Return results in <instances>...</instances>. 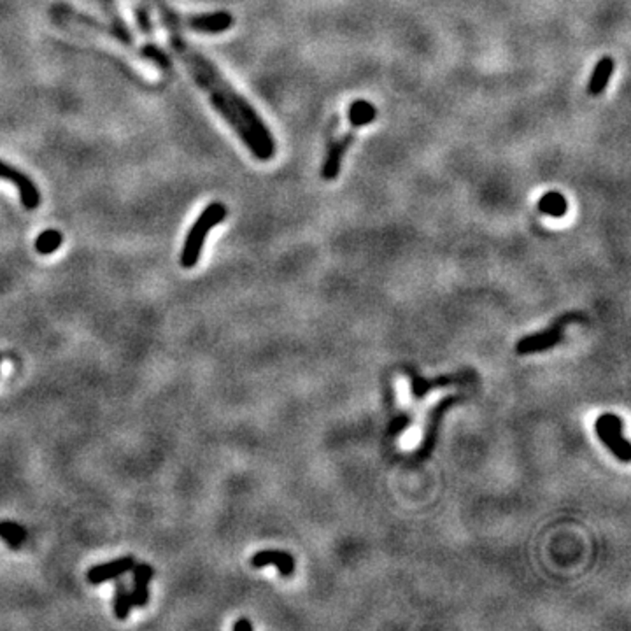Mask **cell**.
I'll use <instances>...</instances> for the list:
<instances>
[{
    "mask_svg": "<svg viewBox=\"0 0 631 631\" xmlns=\"http://www.w3.org/2000/svg\"><path fill=\"white\" fill-rule=\"evenodd\" d=\"M228 214V209L221 202H212L207 207L202 211V214L198 216L197 221L193 223L192 228H190L188 236H186L185 245H183L181 251V267L183 269H193L197 267V263L200 262L202 249H204L205 238L207 233L211 232L214 226H218L223 219Z\"/></svg>",
    "mask_w": 631,
    "mask_h": 631,
    "instance_id": "cell-2",
    "label": "cell"
},
{
    "mask_svg": "<svg viewBox=\"0 0 631 631\" xmlns=\"http://www.w3.org/2000/svg\"><path fill=\"white\" fill-rule=\"evenodd\" d=\"M574 316L568 314L563 319L556 321V325L552 328L545 330V332L535 333V335H528L524 339H521L517 342L516 351L519 354H531V353H540V351L549 349V347L556 346L563 339V328L567 326V321H572Z\"/></svg>",
    "mask_w": 631,
    "mask_h": 631,
    "instance_id": "cell-4",
    "label": "cell"
},
{
    "mask_svg": "<svg viewBox=\"0 0 631 631\" xmlns=\"http://www.w3.org/2000/svg\"><path fill=\"white\" fill-rule=\"evenodd\" d=\"M377 118V109L366 100H354L347 109V120L354 128L366 127Z\"/></svg>",
    "mask_w": 631,
    "mask_h": 631,
    "instance_id": "cell-12",
    "label": "cell"
},
{
    "mask_svg": "<svg viewBox=\"0 0 631 631\" xmlns=\"http://www.w3.org/2000/svg\"><path fill=\"white\" fill-rule=\"evenodd\" d=\"M64 242V236L58 230H46L35 238V249L39 255H53Z\"/></svg>",
    "mask_w": 631,
    "mask_h": 631,
    "instance_id": "cell-16",
    "label": "cell"
},
{
    "mask_svg": "<svg viewBox=\"0 0 631 631\" xmlns=\"http://www.w3.org/2000/svg\"><path fill=\"white\" fill-rule=\"evenodd\" d=\"M354 139L356 134L354 132H351V134H346L344 137H340L339 141H335L332 146H330L325 161H323L321 165V178L325 179V181H335V179L339 178L344 156H346L347 149L353 146Z\"/></svg>",
    "mask_w": 631,
    "mask_h": 631,
    "instance_id": "cell-7",
    "label": "cell"
},
{
    "mask_svg": "<svg viewBox=\"0 0 631 631\" xmlns=\"http://www.w3.org/2000/svg\"><path fill=\"white\" fill-rule=\"evenodd\" d=\"M233 630L236 631H253V623L249 619H241L233 625Z\"/></svg>",
    "mask_w": 631,
    "mask_h": 631,
    "instance_id": "cell-18",
    "label": "cell"
},
{
    "mask_svg": "<svg viewBox=\"0 0 631 631\" xmlns=\"http://www.w3.org/2000/svg\"><path fill=\"white\" fill-rule=\"evenodd\" d=\"M0 538L11 549H20L27 540V530L14 521H0Z\"/></svg>",
    "mask_w": 631,
    "mask_h": 631,
    "instance_id": "cell-15",
    "label": "cell"
},
{
    "mask_svg": "<svg viewBox=\"0 0 631 631\" xmlns=\"http://www.w3.org/2000/svg\"><path fill=\"white\" fill-rule=\"evenodd\" d=\"M188 30L198 32V34H221L226 32L233 25V16L228 11H218L212 14H200V16H190L181 20Z\"/></svg>",
    "mask_w": 631,
    "mask_h": 631,
    "instance_id": "cell-6",
    "label": "cell"
},
{
    "mask_svg": "<svg viewBox=\"0 0 631 631\" xmlns=\"http://www.w3.org/2000/svg\"><path fill=\"white\" fill-rule=\"evenodd\" d=\"M614 71H615L614 58L612 57L600 58V60H598V64L594 65L591 78H589L588 95H591V97H600V95L607 90Z\"/></svg>",
    "mask_w": 631,
    "mask_h": 631,
    "instance_id": "cell-11",
    "label": "cell"
},
{
    "mask_svg": "<svg viewBox=\"0 0 631 631\" xmlns=\"http://www.w3.org/2000/svg\"><path fill=\"white\" fill-rule=\"evenodd\" d=\"M112 608H115V615L120 619V621H125V619L130 618V612L132 608H134V601H132L130 588H128L123 581L116 582Z\"/></svg>",
    "mask_w": 631,
    "mask_h": 631,
    "instance_id": "cell-14",
    "label": "cell"
},
{
    "mask_svg": "<svg viewBox=\"0 0 631 631\" xmlns=\"http://www.w3.org/2000/svg\"><path fill=\"white\" fill-rule=\"evenodd\" d=\"M130 574L134 577V586L130 589L134 607L144 608L149 601V582L155 577V570L148 563H135Z\"/></svg>",
    "mask_w": 631,
    "mask_h": 631,
    "instance_id": "cell-9",
    "label": "cell"
},
{
    "mask_svg": "<svg viewBox=\"0 0 631 631\" xmlns=\"http://www.w3.org/2000/svg\"><path fill=\"white\" fill-rule=\"evenodd\" d=\"M134 565H135L134 556L118 557V560H112V561H109V563L97 565V567L90 568L86 574V579H88V582L93 586L104 584V582L112 581V579H120L121 575L130 574V570Z\"/></svg>",
    "mask_w": 631,
    "mask_h": 631,
    "instance_id": "cell-8",
    "label": "cell"
},
{
    "mask_svg": "<svg viewBox=\"0 0 631 631\" xmlns=\"http://www.w3.org/2000/svg\"><path fill=\"white\" fill-rule=\"evenodd\" d=\"M0 179H6L9 181L11 185L16 186L18 193H20V200L21 205L28 211H34V209L39 207L40 204V193L37 190V186L34 185L28 175H25L23 172H20L18 168L11 167L9 163L0 160Z\"/></svg>",
    "mask_w": 631,
    "mask_h": 631,
    "instance_id": "cell-5",
    "label": "cell"
},
{
    "mask_svg": "<svg viewBox=\"0 0 631 631\" xmlns=\"http://www.w3.org/2000/svg\"><path fill=\"white\" fill-rule=\"evenodd\" d=\"M251 565L255 568L276 567L282 577H289L295 572V560H293L291 554L284 551H274V549H265V551L256 552L251 557Z\"/></svg>",
    "mask_w": 631,
    "mask_h": 631,
    "instance_id": "cell-10",
    "label": "cell"
},
{
    "mask_svg": "<svg viewBox=\"0 0 631 631\" xmlns=\"http://www.w3.org/2000/svg\"><path fill=\"white\" fill-rule=\"evenodd\" d=\"M135 20H137L139 28H141L142 34L146 37L151 39L153 37V27H151V20H149V14L144 7H135Z\"/></svg>",
    "mask_w": 631,
    "mask_h": 631,
    "instance_id": "cell-17",
    "label": "cell"
},
{
    "mask_svg": "<svg viewBox=\"0 0 631 631\" xmlns=\"http://www.w3.org/2000/svg\"><path fill=\"white\" fill-rule=\"evenodd\" d=\"M538 211L551 218H563L568 211V202L561 193L548 192L538 200Z\"/></svg>",
    "mask_w": 631,
    "mask_h": 631,
    "instance_id": "cell-13",
    "label": "cell"
},
{
    "mask_svg": "<svg viewBox=\"0 0 631 631\" xmlns=\"http://www.w3.org/2000/svg\"><path fill=\"white\" fill-rule=\"evenodd\" d=\"M598 439L608 447L612 454L623 463H628L631 460V446L628 440L623 436V419L615 414H603L594 423Z\"/></svg>",
    "mask_w": 631,
    "mask_h": 631,
    "instance_id": "cell-3",
    "label": "cell"
},
{
    "mask_svg": "<svg viewBox=\"0 0 631 631\" xmlns=\"http://www.w3.org/2000/svg\"><path fill=\"white\" fill-rule=\"evenodd\" d=\"M161 21L168 32L170 47L185 62L200 90L207 93L212 108L233 128V132L241 137L242 144L253 153V156L262 161L272 160L277 149L276 139L255 108L228 83V79L216 69L212 62L202 57L178 34V23L170 11L168 13L161 11Z\"/></svg>",
    "mask_w": 631,
    "mask_h": 631,
    "instance_id": "cell-1",
    "label": "cell"
}]
</instances>
